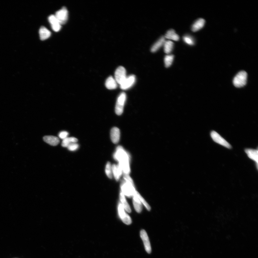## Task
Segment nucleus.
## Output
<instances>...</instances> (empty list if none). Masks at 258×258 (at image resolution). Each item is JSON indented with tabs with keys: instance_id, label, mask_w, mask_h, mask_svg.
I'll list each match as a JSON object with an SVG mask.
<instances>
[{
	"instance_id": "obj_1",
	"label": "nucleus",
	"mask_w": 258,
	"mask_h": 258,
	"mask_svg": "<svg viewBox=\"0 0 258 258\" xmlns=\"http://www.w3.org/2000/svg\"><path fill=\"white\" fill-rule=\"evenodd\" d=\"M113 157L115 160L119 161V165L124 174H129L130 172L129 156L122 147L119 146L117 147Z\"/></svg>"
},
{
	"instance_id": "obj_2",
	"label": "nucleus",
	"mask_w": 258,
	"mask_h": 258,
	"mask_svg": "<svg viewBox=\"0 0 258 258\" xmlns=\"http://www.w3.org/2000/svg\"><path fill=\"white\" fill-rule=\"evenodd\" d=\"M247 74L244 71H241L236 75L233 80L234 85L237 88L244 86L247 83Z\"/></svg>"
},
{
	"instance_id": "obj_3",
	"label": "nucleus",
	"mask_w": 258,
	"mask_h": 258,
	"mask_svg": "<svg viewBox=\"0 0 258 258\" xmlns=\"http://www.w3.org/2000/svg\"><path fill=\"white\" fill-rule=\"evenodd\" d=\"M126 100V95L124 93L120 94L118 97L115 107V112L117 115H121L122 114Z\"/></svg>"
},
{
	"instance_id": "obj_4",
	"label": "nucleus",
	"mask_w": 258,
	"mask_h": 258,
	"mask_svg": "<svg viewBox=\"0 0 258 258\" xmlns=\"http://www.w3.org/2000/svg\"><path fill=\"white\" fill-rule=\"evenodd\" d=\"M211 135L212 139L216 143L220 144V145L225 147L226 148L231 149L232 148L231 144L216 131H212L211 133Z\"/></svg>"
},
{
	"instance_id": "obj_5",
	"label": "nucleus",
	"mask_w": 258,
	"mask_h": 258,
	"mask_svg": "<svg viewBox=\"0 0 258 258\" xmlns=\"http://www.w3.org/2000/svg\"><path fill=\"white\" fill-rule=\"evenodd\" d=\"M59 23L61 25L66 22L68 17V11L66 7H63L60 10L56 12L55 15Z\"/></svg>"
},
{
	"instance_id": "obj_6",
	"label": "nucleus",
	"mask_w": 258,
	"mask_h": 258,
	"mask_svg": "<svg viewBox=\"0 0 258 258\" xmlns=\"http://www.w3.org/2000/svg\"><path fill=\"white\" fill-rule=\"evenodd\" d=\"M126 70L123 66H119L115 73V79L117 83L121 84L127 78Z\"/></svg>"
},
{
	"instance_id": "obj_7",
	"label": "nucleus",
	"mask_w": 258,
	"mask_h": 258,
	"mask_svg": "<svg viewBox=\"0 0 258 258\" xmlns=\"http://www.w3.org/2000/svg\"><path fill=\"white\" fill-rule=\"evenodd\" d=\"M119 216L122 221L127 225H129L132 223V219L126 213L121 203H119L118 206Z\"/></svg>"
},
{
	"instance_id": "obj_8",
	"label": "nucleus",
	"mask_w": 258,
	"mask_h": 258,
	"mask_svg": "<svg viewBox=\"0 0 258 258\" xmlns=\"http://www.w3.org/2000/svg\"><path fill=\"white\" fill-rule=\"evenodd\" d=\"M136 81V77L134 75H130L125 79L124 82L120 84V88L125 90L129 89L134 85Z\"/></svg>"
},
{
	"instance_id": "obj_9",
	"label": "nucleus",
	"mask_w": 258,
	"mask_h": 258,
	"mask_svg": "<svg viewBox=\"0 0 258 258\" xmlns=\"http://www.w3.org/2000/svg\"><path fill=\"white\" fill-rule=\"evenodd\" d=\"M140 236L143 241L146 251L148 254H150L151 252V246L148 235L145 230H143L141 231Z\"/></svg>"
},
{
	"instance_id": "obj_10",
	"label": "nucleus",
	"mask_w": 258,
	"mask_h": 258,
	"mask_svg": "<svg viewBox=\"0 0 258 258\" xmlns=\"http://www.w3.org/2000/svg\"><path fill=\"white\" fill-rule=\"evenodd\" d=\"M245 152L248 157L256 163L257 169H258V149L247 148L245 149Z\"/></svg>"
},
{
	"instance_id": "obj_11",
	"label": "nucleus",
	"mask_w": 258,
	"mask_h": 258,
	"mask_svg": "<svg viewBox=\"0 0 258 258\" xmlns=\"http://www.w3.org/2000/svg\"><path fill=\"white\" fill-rule=\"evenodd\" d=\"M49 21L53 31L57 32L61 29V25L59 23L55 15L50 16L49 17Z\"/></svg>"
},
{
	"instance_id": "obj_12",
	"label": "nucleus",
	"mask_w": 258,
	"mask_h": 258,
	"mask_svg": "<svg viewBox=\"0 0 258 258\" xmlns=\"http://www.w3.org/2000/svg\"><path fill=\"white\" fill-rule=\"evenodd\" d=\"M120 138V131L117 127H113L111 130L110 138L113 143L117 144L119 142Z\"/></svg>"
},
{
	"instance_id": "obj_13",
	"label": "nucleus",
	"mask_w": 258,
	"mask_h": 258,
	"mask_svg": "<svg viewBox=\"0 0 258 258\" xmlns=\"http://www.w3.org/2000/svg\"><path fill=\"white\" fill-rule=\"evenodd\" d=\"M121 188L122 190V192L124 195H126L128 197H131L133 196V192L136 190H133L126 182H123L121 185Z\"/></svg>"
},
{
	"instance_id": "obj_14",
	"label": "nucleus",
	"mask_w": 258,
	"mask_h": 258,
	"mask_svg": "<svg viewBox=\"0 0 258 258\" xmlns=\"http://www.w3.org/2000/svg\"><path fill=\"white\" fill-rule=\"evenodd\" d=\"M43 139L46 143L52 146H57L60 143L59 139L54 136H45L43 137Z\"/></svg>"
},
{
	"instance_id": "obj_15",
	"label": "nucleus",
	"mask_w": 258,
	"mask_h": 258,
	"mask_svg": "<svg viewBox=\"0 0 258 258\" xmlns=\"http://www.w3.org/2000/svg\"><path fill=\"white\" fill-rule=\"evenodd\" d=\"M105 85L106 87L108 90H114L117 88V83L115 79L111 76L108 77L106 80Z\"/></svg>"
},
{
	"instance_id": "obj_16",
	"label": "nucleus",
	"mask_w": 258,
	"mask_h": 258,
	"mask_svg": "<svg viewBox=\"0 0 258 258\" xmlns=\"http://www.w3.org/2000/svg\"><path fill=\"white\" fill-rule=\"evenodd\" d=\"M205 23V21L203 19L200 18L195 22L192 27V30L194 32H197L203 27Z\"/></svg>"
},
{
	"instance_id": "obj_17",
	"label": "nucleus",
	"mask_w": 258,
	"mask_h": 258,
	"mask_svg": "<svg viewBox=\"0 0 258 258\" xmlns=\"http://www.w3.org/2000/svg\"><path fill=\"white\" fill-rule=\"evenodd\" d=\"M39 35L41 40H45L50 37L51 32L44 27H42L39 30Z\"/></svg>"
},
{
	"instance_id": "obj_18",
	"label": "nucleus",
	"mask_w": 258,
	"mask_h": 258,
	"mask_svg": "<svg viewBox=\"0 0 258 258\" xmlns=\"http://www.w3.org/2000/svg\"><path fill=\"white\" fill-rule=\"evenodd\" d=\"M112 173L115 179L118 181L119 180L122 173V168L119 165H113L112 166Z\"/></svg>"
},
{
	"instance_id": "obj_19",
	"label": "nucleus",
	"mask_w": 258,
	"mask_h": 258,
	"mask_svg": "<svg viewBox=\"0 0 258 258\" xmlns=\"http://www.w3.org/2000/svg\"><path fill=\"white\" fill-rule=\"evenodd\" d=\"M165 42V38L164 37H161L157 41L154 43L151 49V51L155 52L162 47Z\"/></svg>"
},
{
	"instance_id": "obj_20",
	"label": "nucleus",
	"mask_w": 258,
	"mask_h": 258,
	"mask_svg": "<svg viewBox=\"0 0 258 258\" xmlns=\"http://www.w3.org/2000/svg\"><path fill=\"white\" fill-rule=\"evenodd\" d=\"M165 38L175 41H178L179 40V36L176 33L175 31L173 29L168 31L166 34Z\"/></svg>"
},
{
	"instance_id": "obj_21",
	"label": "nucleus",
	"mask_w": 258,
	"mask_h": 258,
	"mask_svg": "<svg viewBox=\"0 0 258 258\" xmlns=\"http://www.w3.org/2000/svg\"><path fill=\"white\" fill-rule=\"evenodd\" d=\"M78 139L74 137H67L63 140L62 142V146L64 148H67L70 144L74 143H77Z\"/></svg>"
},
{
	"instance_id": "obj_22",
	"label": "nucleus",
	"mask_w": 258,
	"mask_h": 258,
	"mask_svg": "<svg viewBox=\"0 0 258 258\" xmlns=\"http://www.w3.org/2000/svg\"><path fill=\"white\" fill-rule=\"evenodd\" d=\"M120 201H121L122 203V205L123 207H124L125 210H126L127 212H129V213H130L131 211V209L130 208V206L126 199H125L124 195L123 194L122 192H120Z\"/></svg>"
},
{
	"instance_id": "obj_23",
	"label": "nucleus",
	"mask_w": 258,
	"mask_h": 258,
	"mask_svg": "<svg viewBox=\"0 0 258 258\" xmlns=\"http://www.w3.org/2000/svg\"><path fill=\"white\" fill-rule=\"evenodd\" d=\"M133 203L135 209L137 213H141L142 210L141 202L135 195H133Z\"/></svg>"
},
{
	"instance_id": "obj_24",
	"label": "nucleus",
	"mask_w": 258,
	"mask_h": 258,
	"mask_svg": "<svg viewBox=\"0 0 258 258\" xmlns=\"http://www.w3.org/2000/svg\"><path fill=\"white\" fill-rule=\"evenodd\" d=\"M164 46V50L166 54H169L172 52L173 47V43L170 41H165Z\"/></svg>"
},
{
	"instance_id": "obj_25",
	"label": "nucleus",
	"mask_w": 258,
	"mask_h": 258,
	"mask_svg": "<svg viewBox=\"0 0 258 258\" xmlns=\"http://www.w3.org/2000/svg\"><path fill=\"white\" fill-rule=\"evenodd\" d=\"M133 195L136 196L137 198L139 200V201H141V202H142V204H144V205L145 207L147 209H148V211H150L151 207L150 206H149L148 202L145 201V200L144 199L143 197H142L136 190L134 192Z\"/></svg>"
},
{
	"instance_id": "obj_26",
	"label": "nucleus",
	"mask_w": 258,
	"mask_h": 258,
	"mask_svg": "<svg viewBox=\"0 0 258 258\" xmlns=\"http://www.w3.org/2000/svg\"><path fill=\"white\" fill-rule=\"evenodd\" d=\"M173 58H174V56L173 55H168L165 56L164 62L166 67H169L172 65Z\"/></svg>"
},
{
	"instance_id": "obj_27",
	"label": "nucleus",
	"mask_w": 258,
	"mask_h": 258,
	"mask_svg": "<svg viewBox=\"0 0 258 258\" xmlns=\"http://www.w3.org/2000/svg\"><path fill=\"white\" fill-rule=\"evenodd\" d=\"M105 172L108 178H110V179H112L113 177L112 166L110 162L107 163V165H106Z\"/></svg>"
},
{
	"instance_id": "obj_28",
	"label": "nucleus",
	"mask_w": 258,
	"mask_h": 258,
	"mask_svg": "<svg viewBox=\"0 0 258 258\" xmlns=\"http://www.w3.org/2000/svg\"><path fill=\"white\" fill-rule=\"evenodd\" d=\"M79 148V144L77 143H74L70 144L67 147V148L70 151H75L78 149Z\"/></svg>"
},
{
	"instance_id": "obj_29",
	"label": "nucleus",
	"mask_w": 258,
	"mask_h": 258,
	"mask_svg": "<svg viewBox=\"0 0 258 258\" xmlns=\"http://www.w3.org/2000/svg\"><path fill=\"white\" fill-rule=\"evenodd\" d=\"M183 40H184V42L187 44L192 45L194 44L193 40H192V37H189V36H185V37H183Z\"/></svg>"
},
{
	"instance_id": "obj_30",
	"label": "nucleus",
	"mask_w": 258,
	"mask_h": 258,
	"mask_svg": "<svg viewBox=\"0 0 258 258\" xmlns=\"http://www.w3.org/2000/svg\"><path fill=\"white\" fill-rule=\"evenodd\" d=\"M69 133L68 132L66 131H63L60 133L59 134V138L62 139H66L68 137Z\"/></svg>"
}]
</instances>
